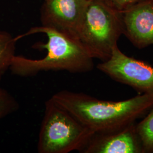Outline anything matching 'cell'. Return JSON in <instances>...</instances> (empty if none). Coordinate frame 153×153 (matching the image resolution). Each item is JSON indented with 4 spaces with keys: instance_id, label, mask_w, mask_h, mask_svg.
<instances>
[{
    "instance_id": "3",
    "label": "cell",
    "mask_w": 153,
    "mask_h": 153,
    "mask_svg": "<svg viewBox=\"0 0 153 153\" xmlns=\"http://www.w3.org/2000/svg\"><path fill=\"white\" fill-rule=\"evenodd\" d=\"M95 133L51 98L45 103L39 134V153H82Z\"/></svg>"
},
{
    "instance_id": "5",
    "label": "cell",
    "mask_w": 153,
    "mask_h": 153,
    "mask_svg": "<svg viewBox=\"0 0 153 153\" xmlns=\"http://www.w3.org/2000/svg\"><path fill=\"white\" fill-rule=\"evenodd\" d=\"M99 71L112 79L128 85L138 94L153 95V67L124 54L118 45L108 60L97 66Z\"/></svg>"
},
{
    "instance_id": "7",
    "label": "cell",
    "mask_w": 153,
    "mask_h": 153,
    "mask_svg": "<svg viewBox=\"0 0 153 153\" xmlns=\"http://www.w3.org/2000/svg\"><path fill=\"white\" fill-rule=\"evenodd\" d=\"M83 153H145L136 122L113 131L95 133Z\"/></svg>"
},
{
    "instance_id": "14",
    "label": "cell",
    "mask_w": 153,
    "mask_h": 153,
    "mask_svg": "<svg viewBox=\"0 0 153 153\" xmlns=\"http://www.w3.org/2000/svg\"><path fill=\"white\" fill-rule=\"evenodd\" d=\"M87 1H90V0H87Z\"/></svg>"
},
{
    "instance_id": "10",
    "label": "cell",
    "mask_w": 153,
    "mask_h": 153,
    "mask_svg": "<svg viewBox=\"0 0 153 153\" xmlns=\"http://www.w3.org/2000/svg\"><path fill=\"white\" fill-rule=\"evenodd\" d=\"M137 129L145 153H153V107L142 120L137 123Z\"/></svg>"
},
{
    "instance_id": "4",
    "label": "cell",
    "mask_w": 153,
    "mask_h": 153,
    "mask_svg": "<svg viewBox=\"0 0 153 153\" xmlns=\"http://www.w3.org/2000/svg\"><path fill=\"white\" fill-rule=\"evenodd\" d=\"M123 14L107 0L88 1L78 39L94 59H109L123 35Z\"/></svg>"
},
{
    "instance_id": "9",
    "label": "cell",
    "mask_w": 153,
    "mask_h": 153,
    "mask_svg": "<svg viewBox=\"0 0 153 153\" xmlns=\"http://www.w3.org/2000/svg\"><path fill=\"white\" fill-rule=\"evenodd\" d=\"M17 40L7 32L0 31V71L5 73L15 56Z\"/></svg>"
},
{
    "instance_id": "2",
    "label": "cell",
    "mask_w": 153,
    "mask_h": 153,
    "mask_svg": "<svg viewBox=\"0 0 153 153\" xmlns=\"http://www.w3.org/2000/svg\"><path fill=\"white\" fill-rule=\"evenodd\" d=\"M36 33H44L48 40L45 44L37 43L33 47L46 49L47 55L38 60L15 55L9 69L13 74L20 76H33L41 71H49L83 73L94 69V58L79 39L53 29L43 26L34 27L16 37V39Z\"/></svg>"
},
{
    "instance_id": "11",
    "label": "cell",
    "mask_w": 153,
    "mask_h": 153,
    "mask_svg": "<svg viewBox=\"0 0 153 153\" xmlns=\"http://www.w3.org/2000/svg\"><path fill=\"white\" fill-rule=\"evenodd\" d=\"M19 108L16 98L5 89L0 88V120L16 112Z\"/></svg>"
},
{
    "instance_id": "8",
    "label": "cell",
    "mask_w": 153,
    "mask_h": 153,
    "mask_svg": "<svg viewBox=\"0 0 153 153\" xmlns=\"http://www.w3.org/2000/svg\"><path fill=\"white\" fill-rule=\"evenodd\" d=\"M124 35L135 47L143 49L153 45V0L121 12Z\"/></svg>"
},
{
    "instance_id": "13",
    "label": "cell",
    "mask_w": 153,
    "mask_h": 153,
    "mask_svg": "<svg viewBox=\"0 0 153 153\" xmlns=\"http://www.w3.org/2000/svg\"><path fill=\"white\" fill-rule=\"evenodd\" d=\"M5 72H4V71H0V80L1 79V78H2V77L3 76V75L5 74Z\"/></svg>"
},
{
    "instance_id": "6",
    "label": "cell",
    "mask_w": 153,
    "mask_h": 153,
    "mask_svg": "<svg viewBox=\"0 0 153 153\" xmlns=\"http://www.w3.org/2000/svg\"><path fill=\"white\" fill-rule=\"evenodd\" d=\"M87 0H44L41 8L43 26L78 39Z\"/></svg>"
},
{
    "instance_id": "1",
    "label": "cell",
    "mask_w": 153,
    "mask_h": 153,
    "mask_svg": "<svg viewBox=\"0 0 153 153\" xmlns=\"http://www.w3.org/2000/svg\"><path fill=\"white\" fill-rule=\"evenodd\" d=\"M51 98L94 133L113 131L136 122L153 107V95L146 94L110 101L83 93L61 90Z\"/></svg>"
},
{
    "instance_id": "12",
    "label": "cell",
    "mask_w": 153,
    "mask_h": 153,
    "mask_svg": "<svg viewBox=\"0 0 153 153\" xmlns=\"http://www.w3.org/2000/svg\"><path fill=\"white\" fill-rule=\"evenodd\" d=\"M116 10L124 12L138 4L150 0H107Z\"/></svg>"
}]
</instances>
